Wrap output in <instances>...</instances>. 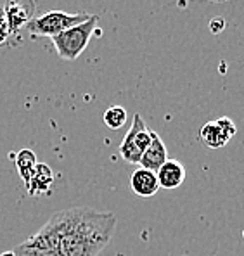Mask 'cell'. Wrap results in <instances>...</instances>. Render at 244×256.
I'll return each instance as SVG.
<instances>
[{
    "label": "cell",
    "mask_w": 244,
    "mask_h": 256,
    "mask_svg": "<svg viewBox=\"0 0 244 256\" xmlns=\"http://www.w3.org/2000/svg\"><path fill=\"white\" fill-rule=\"evenodd\" d=\"M126 120H128V112L122 106H112L110 109H106V112H104V123H106V126L111 128V130H120V128H123Z\"/></svg>",
    "instance_id": "7c38bea8"
},
{
    "label": "cell",
    "mask_w": 244,
    "mask_h": 256,
    "mask_svg": "<svg viewBox=\"0 0 244 256\" xmlns=\"http://www.w3.org/2000/svg\"><path fill=\"white\" fill-rule=\"evenodd\" d=\"M97 22H99V16H92L87 21L80 22L76 26L64 30L59 35L52 36V44L56 47V52L61 59L64 61H76L82 54L85 52L90 38L94 36V33L99 32L97 30Z\"/></svg>",
    "instance_id": "7a4b0ae2"
},
{
    "label": "cell",
    "mask_w": 244,
    "mask_h": 256,
    "mask_svg": "<svg viewBox=\"0 0 244 256\" xmlns=\"http://www.w3.org/2000/svg\"><path fill=\"white\" fill-rule=\"evenodd\" d=\"M0 256H16V254H14V251H4Z\"/></svg>",
    "instance_id": "2e32d148"
},
{
    "label": "cell",
    "mask_w": 244,
    "mask_h": 256,
    "mask_svg": "<svg viewBox=\"0 0 244 256\" xmlns=\"http://www.w3.org/2000/svg\"><path fill=\"white\" fill-rule=\"evenodd\" d=\"M24 186L30 196H40L48 192L54 186V173H52L50 166H47L45 163H36V166L24 180Z\"/></svg>",
    "instance_id": "9c48e42d"
},
{
    "label": "cell",
    "mask_w": 244,
    "mask_h": 256,
    "mask_svg": "<svg viewBox=\"0 0 244 256\" xmlns=\"http://www.w3.org/2000/svg\"><path fill=\"white\" fill-rule=\"evenodd\" d=\"M130 189L134 190V194H137L138 198H144V199L156 196V192L160 190L156 173L138 166L132 173V176H130Z\"/></svg>",
    "instance_id": "30bf717a"
},
{
    "label": "cell",
    "mask_w": 244,
    "mask_h": 256,
    "mask_svg": "<svg viewBox=\"0 0 244 256\" xmlns=\"http://www.w3.org/2000/svg\"><path fill=\"white\" fill-rule=\"evenodd\" d=\"M10 35H14L12 30H10V24L7 21L6 14H4V9L0 7V45H4L7 40L10 38Z\"/></svg>",
    "instance_id": "5bb4252c"
},
{
    "label": "cell",
    "mask_w": 244,
    "mask_h": 256,
    "mask_svg": "<svg viewBox=\"0 0 244 256\" xmlns=\"http://www.w3.org/2000/svg\"><path fill=\"white\" fill-rule=\"evenodd\" d=\"M14 254L16 256H61L58 251H45V250H35V248L24 246L20 244L18 248H14Z\"/></svg>",
    "instance_id": "4fadbf2b"
},
{
    "label": "cell",
    "mask_w": 244,
    "mask_h": 256,
    "mask_svg": "<svg viewBox=\"0 0 244 256\" xmlns=\"http://www.w3.org/2000/svg\"><path fill=\"white\" fill-rule=\"evenodd\" d=\"M90 18V14L85 12H78V14H70V12H62V10H50L47 14H42L38 18H33L32 21L26 24L28 33L35 36H52L59 35L64 30L71 28V26H76L80 22L87 21Z\"/></svg>",
    "instance_id": "3957f363"
},
{
    "label": "cell",
    "mask_w": 244,
    "mask_h": 256,
    "mask_svg": "<svg viewBox=\"0 0 244 256\" xmlns=\"http://www.w3.org/2000/svg\"><path fill=\"white\" fill-rule=\"evenodd\" d=\"M166 160H168L166 146H164L163 138H161L156 132H152L151 144H149V148L146 149V152L142 154L140 161H138V166L156 173L161 166H163Z\"/></svg>",
    "instance_id": "ba28073f"
},
{
    "label": "cell",
    "mask_w": 244,
    "mask_h": 256,
    "mask_svg": "<svg viewBox=\"0 0 244 256\" xmlns=\"http://www.w3.org/2000/svg\"><path fill=\"white\" fill-rule=\"evenodd\" d=\"M152 138V130L146 125L140 114H134L132 125H130L128 132L123 137L122 144H120V156L130 164H138L142 154L149 148Z\"/></svg>",
    "instance_id": "277c9868"
},
{
    "label": "cell",
    "mask_w": 244,
    "mask_h": 256,
    "mask_svg": "<svg viewBox=\"0 0 244 256\" xmlns=\"http://www.w3.org/2000/svg\"><path fill=\"white\" fill-rule=\"evenodd\" d=\"M114 230V213L78 206L54 213L22 244L58 251L61 256H99L111 242Z\"/></svg>",
    "instance_id": "6da1fadb"
},
{
    "label": "cell",
    "mask_w": 244,
    "mask_h": 256,
    "mask_svg": "<svg viewBox=\"0 0 244 256\" xmlns=\"http://www.w3.org/2000/svg\"><path fill=\"white\" fill-rule=\"evenodd\" d=\"M236 123L228 116L208 122L200 132V140L206 149H222L236 135Z\"/></svg>",
    "instance_id": "5b68a950"
},
{
    "label": "cell",
    "mask_w": 244,
    "mask_h": 256,
    "mask_svg": "<svg viewBox=\"0 0 244 256\" xmlns=\"http://www.w3.org/2000/svg\"><path fill=\"white\" fill-rule=\"evenodd\" d=\"M186 176H187V173H186L184 164L177 160H170V158H168L163 166L156 172L160 189H166V190L178 189V187L186 182Z\"/></svg>",
    "instance_id": "52a82bcc"
},
{
    "label": "cell",
    "mask_w": 244,
    "mask_h": 256,
    "mask_svg": "<svg viewBox=\"0 0 244 256\" xmlns=\"http://www.w3.org/2000/svg\"><path fill=\"white\" fill-rule=\"evenodd\" d=\"M4 14L10 24L12 33L26 26L35 16V0H6Z\"/></svg>",
    "instance_id": "8992f818"
},
{
    "label": "cell",
    "mask_w": 244,
    "mask_h": 256,
    "mask_svg": "<svg viewBox=\"0 0 244 256\" xmlns=\"http://www.w3.org/2000/svg\"><path fill=\"white\" fill-rule=\"evenodd\" d=\"M10 160H14V163H16V168H18V172H20L22 182L28 178V175L32 173L33 168L36 166V163H38V161H36V154L30 149H22L18 154H14V156L10 154Z\"/></svg>",
    "instance_id": "8fae6325"
},
{
    "label": "cell",
    "mask_w": 244,
    "mask_h": 256,
    "mask_svg": "<svg viewBox=\"0 0 244 256\" xmlns=\"http://www.w3.org/2000/svg\"><path fill=\"white\" fill-rule=\"evenodd\" d=\"M224 28H225V21L222 18H215V20H212V22H210V30L213 33H220Z\"/></svg>",
    "instance_id": "9a60e30c"
}]
</instances>
